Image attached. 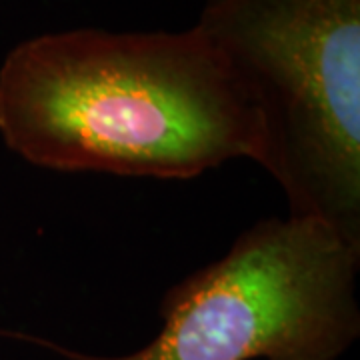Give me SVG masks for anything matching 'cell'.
<instances>
[{"mask_svg": "<svg viewBox=\"0 0 360 360\" xmlns=\"http://www.w3.org/2000/svg\"><path fill=\"white\" fill-rule=\"evenodd\" d=\"M0 139L32 167L134 179L262 158L257 112L196 26L22 40L0 66Z\"/></svg>", "mask_w": 360, "mask_h": 360, "instance_id": "cell-1", "label": "cell"}, {"mask_svg": "<svg viewBox=\"0 0 360 360\" xmlns=\"http://www.w3.org/2000/svg\"><path fill=\"white\" fill-rule=\"evenodd\" d=\"M194 26L252 104L288 214L360 245V0H206Z\"/></svg>", "mask_w": 360, "mask_h": 360, "instance_id": "cell-2", "label": "cell"}, {"mask_svg": "<svg viewBox=\"0 0 360 360\" xmlns=\"http://www.w3.org/2000/svg\"><path fill=\"white\" fill-rule=\"evenodd\" d=\"M360 245L307 217L248 226L170 286L146 347L94 360H336L360 336Z\"/></svg>", "mask_w": 360, "mask_h": 360, "instance_id": "cell-3", "label": "cell"}]
</instances>
